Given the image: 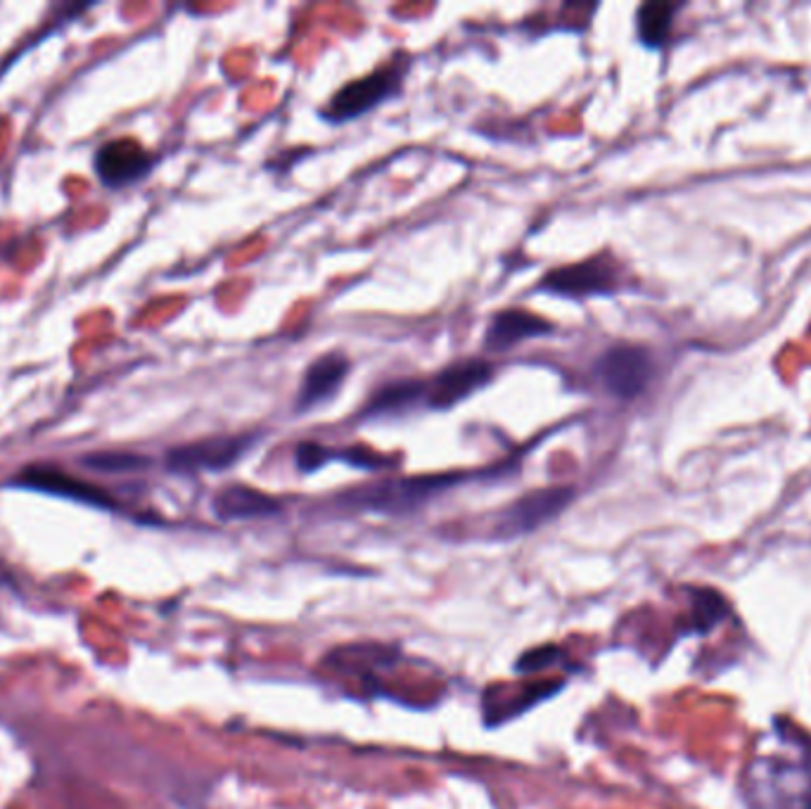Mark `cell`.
Returning <instances> with one entry per match:
<instances>
[{
  "mask_svg": "<svg viewBox=\"0 0 811 809\" xmlns=\"http://www.w3.org/2000/svg\"><path fill=\"white\" fill-rule=\"evenodd\" d=\"M556 326L539 314H532L527 309H503L494 314V319L487 326L484 332V350L487 352H511L517 344H523L534 338L553 335Z\"/></svg>",
  "mask_w": 811,
  "mask_h": 809,
  "instance_id": "11",
  "label": "cell"
},
{
  "mask_svg": "<svg viewBox=\"0 0 811 809\" xmlns=\"http://www.w3.org/2000/svg\"><path fill=\"white\" fill-rule=\"evenodd\" d=\"M653 356L639 344H613L596 361V375L603 387L621 401L641 397L653 380Z\"/></svg>",
  "mask_w": 811,
  "mask_h": 809,
  "instance_id": "5",
  "label": "cell"
},
{
  "mask_svg": "<svg viewBox=\"0 0 811 809\" xmlns=\"http://www.w3.org/2000/svg\"><path fill=\"white\" fill-rule=\"evenodd\" d=\"M572 487H546L529 491V494L515 499L499 513L494 523V537L503 542L527 537V534L548 525L550 520H556L572 503Z\"/></svg>",
  "mask_w": 811,
  "mask_h": 809,
  "instance_id": "4",
  "label": "cell"
},
{
  "mask_svg": "<svg viewBox=\"0 0 811 809\" xmlns=\"http://www.w3.org/2000/svg\"><path fill=\"white\" fill-rule=\"evenodd\" d=\"M676 10L678 5L664 3V0H658V3H643L636 10V34H639V41L643 46L662 48L664 43H667Z\"/></svg>",
  "mask_w": 811,
  "mask_h": 809,
  "instance_id": "14",
  "label": "cell"
},
{
  "mask_svg": "<svg viewBox=\"0 0 811 809\" xmlns=\"http://www.w3.org/2000/svg\"><path fill=\"white\" fill-rule=\"evenodd\" d=\"M617 283H619L617 266L613 262H607L605 257H591L584 259V262L548 271L539 281L537 290L582 301L589 297L613 295L617 290Z\"/></svg>",
  "mask_w": 811,
  "mask_h": 809,
  "instance_id": "6",
  "label": "cell"
},
{
  "mask_svg": "<svg viewBox=\"0 0 811 809\" xmlns=\"http://www.w3.org/2000/svg\"><path fill=\"white\" fill-rule=\"evenodd\" d=\"M427 383L420 380H395L385 383L368 397L366 407L361 409V421H385V418L409 415L415 409L425 407Z\"/></svg>",
  "mask_w": 811,
  "mask_h": 809,
  "instance_id": "13",
  "label": "cell"
},
{
  "mask_svg": "<svg viewBox=\"0 0 811 809\" xmlns=\"http://www.w3.org/2000/svg\"><path fill=\"white\" fill-rule=\"evenodd\" d=\"M338 460H344V464H350L354 468H361V470H380V468H387L392 460H389L387 456L382 454H375L373 449H366V446H352V449H342V452H335Z\"/></svg>",
  "mask_w": 811,
  "mask_h": 809,
  "instance_id": "17",
  "label": "cell"
},
{
  "mask_svg": "<svg viewBox=\"0 0 811 809\" xmlns=\"http://www.w3.org/2000/svg\"><path fill=\"white\" fill-rule=\"evenodd\" d=\"M155 157L134 138H117L105 143L95 155V171L107 187H126L142 181L152 171Z\"/></svg>",
  "mask_w": 811,
  "mask_h": 809,
  "instance_id": "8",
  "label": "cell"
},
{
  "mask_svg": "<svg viewBox=\"0 0 811 809\" xmlns=\"http://www.w3.org/2000/svg\"><path fill=\"white\" fill-rule=\"evenodd\" d=\"M491 380H494V366L489 361H456V364L446 366L427 383L425 407L432 411H448L480 392Z\"/></svg>",
  "mask_w": 811,
  "mask_h": 809,
  "instance_id": "7",
  "label": "cell"
},
{
  "mask_svg": "<svg viewBox=\"0 0 811 809\" xmlns=\"http://www.w3.org/2000/svg\"><path fill=\"white\" fill-rule=\"evenodd\" d=\"M212 511L224 523H240V520H262L278 515L283 505L278 499L269 497L262 489L248 485H228L214 497Z\"/></svg>",
  "mask_w": 811,
  "mask_h": 809,
  "instance_id": "12",
  "label": "cell"
},
{
  "mask_svg": "<svg viewBox=\"0 0 811 809\" xmlns=\"http://www.w3.org/2000/svg\"><path fill=\"white\" fill-rule=\"evenodd\" d=\"M350 371H352V361L346 358L342 352H328V354L313 358L301 375L295 411L299 415L309 413L335 399Z\"/></svg>",
  "mask_w": 811,
  "mask_h": 809,
  "instance_id": "9",
  "label": "cell"
},
{
  "mask_svg": "<svg viewBox=\"0 0 811 809\" xmlns=\"http://www.w3.org/2000/svg\"><path fill=\"white\" fill-rule=\"evenodd\" d=\"M12 485L43 491V494L75 499L81 503L95 505V509H117V501H114L105 489H100L91 482H83L79 478H71L65 470L53 466H28L14 478Z\"/></svg>",
  "mask_w": 811,
  "mask_h": 809,
  "instance_id": "10",
  "label": "cell"
},
{
  "mask_svg": "<svg viewBox=\"0 0 811 809\" xmlns=\"http://www.w3.org/2000/svg\"><path fill=\"white\" fill-rule=\"evenodd\" d=\"M262 442L259 432H244V435L207 437L173 446L167 452L164 466L173 475H199V472H221L233 468L248 456L254 446Z\"/></svg>",
  "mask_w": 811,
  "mask_h": 809,
  "instance_id": "3",
  "label": "cell"
},
{
  "mask_svg": "<svg viewBox=\"0 0 811 809\" xmlns=\"http://www.w3.org/2000/svg\"><path fill=\"white\" fill-rule=\"evenodd\" d=\"M558 660H560V650L556 646H544V648H537V650H529V653L519 658L515 662V670L523 672V674H532V672L550 668V664H556Z\"/></svg>",
  "mask_w": 811,
  "mask_h": 809,
  "instance_id": "18",
  "label": "cell"
},
{
  "mask_svg": "<svg viewBox=\"0 0 811 809\" xmlns=\"http://www.w3.org/2000/svg\"><path fill=\"white\" fill-rule=\"evenodd\" d=\"M406 67H409V55H397L392 62L378 67L370 75L344 83L321 110V119L330 124L354 122L397 98L403 89Z\"/></svg>",
  "mask_w": 811,
  "mask_h": 809,
  "instance_id": "2",
  "label": "cell"
},
{
  "mask_svg": "<svg viewBox=\"0 0 811 809\" xmlns=\"http://www.w3.org/2000/svg\"><path fill=\"white\" fill-rule=\"evenodd\" d=\"M330 460H338L335 456V449H328V446L318 444V442H301L297 444V452H295V464L301 472L307 475H313L321 468H325Z\"/></svg>",
  "mask_w": 811,
  "mask_h": 809,
  "instance_id": "16",
  "label": "cell"
},
{
  "mask_svg": "<svg viewBox=\"0 0 811 809\" xmlns=\"http://www.w3.org/2000/svg\"><path fill=\"white\" fill-rule=\"evenodd\" d=\"M83 466L100 472H132L148 466V458L138 454H91L83 458Z\"/></svg>",
  "mask_w": 811,
  "mask_h": 809,
  "instance_id": "15",
  "label": "cell"
},
{
  "mask_svg": "<svg viewBox=\"0 0 811 809\" xmlns=\"http://www.w3.org/2000/svg\"><path fill=\"white\" fill-rule=\"evenodd\" d=\"M472 478L470 472H444V475H418V478H395L344 491L340 503L346 509L380 513V515H409L423 509L434 497L444 494Z\"/></svg>",
  "mask_w": 811,
  "mask_h": 809,
  "instance_id": "1",
  "label": "cell"
}]
</instances>
